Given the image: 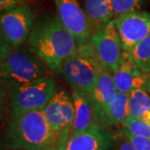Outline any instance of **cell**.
<instances>
[{
    "label": "cell",
    "mask_w": 150,
    "mask_h": 150,
    "mask_svg": "<svg viewBox=\"0 0 150 150\" xmlns=\"http://www.w3.org/2000/svg\"><path fill=\"white\" fill-rule=\"evenodd\" d=\"M28 46L54 74H60L62 65L79 48L74 35L58 15L48 17L33 26Z\"/></svg>",
    "instance_id": "6da1fadb"
},
{
    "label": "cell",
    "mask_w": 150,
    "mask_h": 150,
    "mask_svg": "<svg viewBox=\"0 0 150 150\" xmlns=\"http://www.w3.org/2000/svg\"><path fill=\"white\" fill-rule=\"evenodd\" d=\"M4 144L9 150H58V139L43 110L11 113Z\"/></svg>",
    "instance_id": "7a4b0ae2"
},
{
    "label": "cell",
    "mask_w": 150,
    "mask_h": 150,
    "mask_svg": "<svg viewBox=\"0 0 150 150\" xmlns=\"http://www.w3.org/2000/svg\"><path fill=\"white\" fill-rule=\"evenodd\" d=\"M51 70L37 55L25 48L1 45V77L14 85H23L51 76Z\"/></svg>",
    "instance_id": "3957f363"
},
{
    "label": "cell",
    "mask_w": 150,
    "mask_h": 150,
    "mask_svg": "<svg viewBox=\"0 0 150 150\" xmlns=\"http://www.w3.org/2000/svg\"><path fill=\"white\" fill-rule=\"evenodd\" d=\"M104 67L90 42L79 45L76 53L62 65L60 74L72 87L89 95L93 91Z\"/></svg>",
    "instance_id": "277c9868"
},
{
    "label": "cell",
    "mask_w": 150,
    "mask_h": 150,
    "mask_svg": "<svg viewBox=\"0 0 150 150\" xmlns=\"http://www.w3.org/2000/svg\"><path fill=\"white\" fill-rule=\"evenodd\" d=\"M55 92V81L48 76L28 84L15 85L10 92L11 113L43 110Z\"/></svg>",
    "instance_id": "5b68a950"
},
{
    "label": "cell",
    "mask_w": 150,
    "mask_h": 150,
    "mask_svg": "<svg viewBox=\"0 0 150 150\" xmlns=\"http://www.w3.org/2000/svg\"><path fill=\"white\" fill-rule=\"evenodd\" d=\"M43 112L58 139L59 147L68 138L74 120V105L72 96L64 89H55L54 96L43 109Z\"/></svg>",
    "instance_id": "8992f818"
},
{
    "label": "cell",
    "mask_w": 150,
    "mask_h": 150,
    "mask_svg": "<svg viewBox=\"0 0 150 150\" xmlns=\"http://www.w3.org/2000/svg\"><path fill=\"white\" fill-rule=\"evenodd\" d=\"M2 42L19 47L28 39L34 26V14L28 6H23L1 13Z\"/></svg>",
    "instance_id": "52a82bcc"
},
{
    "label": "cell",
    "mask_w": 150,
    "mask_h": 150,
    "mask_svg": "<svg viewBox=\"0 0 150 150\" xmlns=\"http://www.w3.org/2000/svg\"><path fill=\"white\" fill-rule=\"evenodd\" d=\"M90 43L104 69L113 73L122 58L123 48L114 19L93 34Z\"/></svg>",
    "instance_id": "ba28073f"
},
{
    "label": "cell",
    "mask_w": 150,
    "mask_h": 150,
    "mask_svg": "<svg viewBox=\"0 0 150 150\" xmlns=\"http://www.w3.org/2000/svg\"><path fill=\"white\" fill-rule=\"evenodd\" d=\"M115 142L106 127L95 123L89 129L69 136L58 150H112Z\"/></svg>",
    "instance_id": "9c48e42d"
},
{
    "label": "cell",
    "mask_w": 150,
    "mask_h": 150,
    "mask_svg": "<svg viewBox=\"0 0 150 150\" xmlns=\"http://www.w3.org/2000/svg\"><path fill=\"white\" fill-rule=\"evenodd\" d=\"M123 51L130 53L141 41L150 35V13L135 12L114 19Z\"/></svg>",
    "instance_id": "30bf717a"
},
{
    "label": "cell",
    "mask_w": 150,
    "mask_h": 150,
    "mask_svg": "<svg viewBox=\"0 0 150 150\" xmlns=\"http://www.w3.org/2000/svg\"><path fill=\"white\" fill-rule=\"evenodd\" d=\"M58 16L69 31L79 45L90 41L91 30L84 10L78 0H54Z\"/></svg>",
    "instance_id": "8fae6325"
},
{
    "label": "cell",
    "mask_w": 150,
    "mask_h": 150,
    "mask_svg": "<svg viewBox=\"0 0 150 150\" xmlns=\"http://www.w3.org/2000/svg\"><path fill=\"white\" fill-rule=\"evenodd\" d=\"M117 92L112 74L103 69L93 91L88 95L93 108L94 120L103 127L108 126V107Z\"/></svg>",
    "instance_id": "7c38bea8"
},
{
    "label": "cell",
    "mask_w": 150,
    "mask_h": 150,
    "mask_svg": "<svg viewBox=\"0 0 150 150\" xmlns=\"http://www.w3.org/2000/svg\"><path fill=\"white\" fill-rule=\"evenodd\" d=\"M112 77L117 91L129 94L135 88H144L146 74L135 65L130 54L123 51Z\"/></svg>",
    "instance_id": "4fadbf2b"
},
{
    "label": "cell",
    "mask_w": 150,
    "mask_h": 150,
    "mask_svg": "<svg viewBox=\"0 0 150 150\" xmlns=\"http://www.w3.org/2000/svg\"><path fill=\"white\" fill-rule=\"evenodd\" d=\"M83 10L92 36L101 31L114 19L112 0H84Z\"/></svg>",
    "instance_id": "5bb4252c"
},
{
    "label": "cell",
    "mask_w": 150,
    "mask_h": 150,
    "mask_svg": "<svg viewBox=\"0 0 150 150\" xmlns=\"http://www.w3.org/2000/svg\"><path fill=\"white\" fill-rule=\"evenodd\" d=\"M72 89L75 116L69 136L89 129L93 123H96L88 94L74 87H72Z\"/></svg>",
    "instance_id": "9a60e30c"
},
{
    "label": "cell",
    "mask_w": 150,
    "mask_h": 150,
    "mask_svg": "<svg viewBox=\"0 0 150 150\" xmlns=\"http://www.w3.org/2000/svg\"><path fill=\"white\" fill-rule=\"evenodd\" d=\"M129 94L117 92L108 107V126L123 124L129 115Z\"/></svg>",
    "instance_id": "2e32d148"
},
{
    "label": "cell",
    "mask_w": 150,
    "mask_h": 150,
    "mask_svg": "<svg viewBox=\"0 0 150 150\" xmlns=\"http://www.w3.org/2000/svg\"><path fill=\"white\" fill-rule=\"evenodd\" d=\"M150 112V96L144 88H135L129 93L127 118H142Z\"/></svg>",
    "instance_id": "e0dca14e"
},
{
    "label": "cell",
    "mask_w": 150,
    "mask_h": 150,
    "mask_svg": "<svg viewBox=\"0 0 150 150\" xmlns=\"http://www.w3.org/2000/svg\"><path fill=\"white\" fill-rule=\"evenodd\" d=\"M135 65L145 74H150V35L134 47L129 53Z\"/></svg>",
    "instance_id": "ac0fdd59"
},
{
    "label": "cell",
    "mask_w": 150,
    "mask_h": 150,
    "mask_svg": "<svg viewBox=\"0 0 150 150\" xmlns=\"http://www.w3.org/2000/svg\"><path fill=\"white\" fill-rule=\"evenodd\" d=\"M122 129L134 136L150 139V120L144 118H127L122 124Z\"/></svg>",
    "instance_id": "d6986e66"
},
{
    "label": "cell",
    "mask_w": 150,
    "mask_h": 150,
    "mask_svg": "<svg viewBox=\"0 0 150 150\" xmlns=\"http://www.w3.org/2000/svg\"><path fill=\"white\" fill-rule=\"evenodd\" d=\"M145 0H112L114 19L118 17L139 12L144 4Z\"/></svg>",
    "instance_id": "ffe728a7"
},
{
    "label": "cell",
    "mask_w": 150,
    "mask_h": 150,
    "mask_svg": "<svg viewBox=\"0 0 150 150\" xmlns=\"http://www.w3.org/2000/svg\"><path fill=\"white\" fill-rule=\"evenodd\" d=\"M121 133L129 140L136 150H150V139L142 137L134 136L124 129H121Z\"/></svg>",
    "instance_id": "44dd1931"
},
{
    "label": "cell",
    "mask_w": 150,
    "mask_h": 150,
    "mask_svg": "<svg viewBox=\"0 0 150 150\" xmlns=\"http://www.w3.org/2000/svg\"><path fill=\"white\" fill-rule=\"evenodd\" d=\"M28 2L29 0H0V10L4 13L18 7L28 6Z\"/></svg>",
    "instance_id": "7402d4cb"
},
{
    "label": "cell",
    "mask_w": 150,
    "mask_h": 150,
    "mask_svg": "<svg viewBox=\"0 0 150 150\" xmlns=\"http://www.w3.org/2000/svg\"><path fill=\"white\" fill-rule=\"evenodd\" d=\"M117 150H136L129 140L123 135L120 134L117 141Z\"/></svg>",
    "instance_id": "603a6c76"
},
{
    "label": "cell",
    "mask_w": 150,
    "mask_h": 150,
    "mask_svg": "<svg viewBox=\"0 0 150 150\" xmlns=\"http://www.w3.org/2000/svg\"><path fill=\"white\" fill-rule=\"evenodd\" d=\"M144 88L150 94V74H146Z\"/></svg>",
    "instance_id": "cb8c5ba5"
},
{
    "label": "cell",
    "mask_w": 150,
    "mask_h": 150,
    "mask_svg": "<svg viewBox=\"0 0 150 150\" xmlns=\"http://www.w3.org/2000/svg\"><path fill=\"white\" fill-rule=\"evenodd\" d=\"M142 118L146 119V120H150V112H148V113H146V114H145L144 116Z\"/></svg>",
    "instance_id": "d4e9b609"
}]
</instances>
